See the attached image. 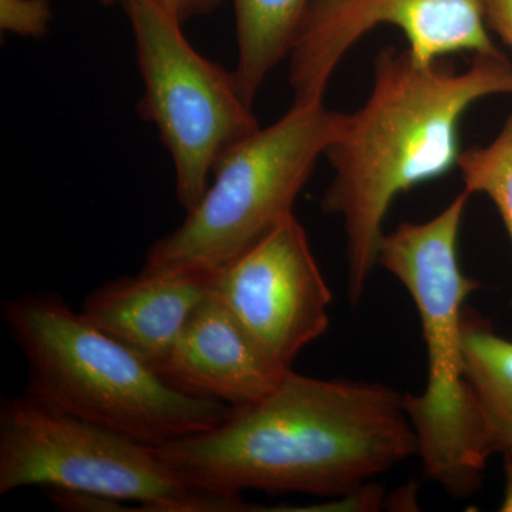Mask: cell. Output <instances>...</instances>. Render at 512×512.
<instances>
[{
    "instance_id": "2e32d148",
    "label": "cell",
    "mask_w": 512,
    "mask_h": 512,
    "mask_svg": "<svg viewBox=\"0 0 512 512\" xmlns=\"http://www.w3.org/2000/svg\"><path fill=\"white\" fill-rule=\"evenodd\" d=\"M50 500L64 511H124L121 501L84 491L47 487Z\"/></svg>"
},
{
    "instance_id": "ac0fdd59",
    "label": "cell",
    "mask_w": 512,
    "mask_h": 512,
    "mask_svg": "<svg viewBox=\"0 0 512 512\" xmlns=\"http://www.w3.org/2000/svg\"><path fill=\"white\" fill-rule=\"evenodd\" d=\"M97 2L103 3V5H114L117 2L123 3V0H97ZM157 2L165 9L170 10L181 23H184L187 20L198 18V16L211 15L220 8L224 0H157Z\"/></svg>"
},
{
    "instance_id": "4fadbf2b",
    "label": "cell",
    "mask_w": 512,
    "mask_h": 512,
    "mask_svg": "<svg viewBox=\"0 0 512 512\" xmlns=\"http://www.w3.org/2000/svg\"><path fill=\"white\" fill-rule=\"evenodd\" d=\"M467 379L495 453L512 447V340L466 308L463 323Z\"/></svg>"
},
{
    "instance_id": "277c9868",
    "label": "cell",
    "mask_w": 512,
    "mask_h": 512,
    "mask_svg": "<svg viewBox=\"0 0 512 512\" xmlns=\"http://www.w3.org/2000/svg\"><path fill=\"white\" fill-rule=\"evenodd\" d=\"M0 315L25 357L26 393L60 412L153 447L211 429L231 412L168 383L56 293H22Z\"/></svg>"
},
{
    "instance_id": "5b68a950",
    "label": "cell",
    "mask_w": 512,
    "mask_h": 512,
    "mask_svg": "<svg viewBox=\"0 0 512 512\" xmlns=\"http://www.w3.org/2000/svg\"><path fill=\"white\" fill-rule=\"evenodd\" d=\"M349 114L293 100L281 119L229 148L183 224L147 252L143 274L214 275L284 218Z\"/></svg>"
},
{
    "instance_id": "8992f818",
    "label": "cell",
    "mask_w": 512,
    "mask_h": 512,
    "mask_svg": "<svg viewBox=\"0 0 512 512\" xmlns=\"http://www.w3.org/2000/svg\"><path fill=\"white\" fill-rule=\"evenodd\" d=\"M56 487L137 501L141 511H248L239 497L175 476L156 447L53 409L28 393L0 404V494Z\"/></svg>"
},
{
    "instance_id": "7a4b0ae2",
    "label": "cell",
    "mask_w": 512,
    "mask_h": 512,
    "mask_svg": "<svg viewBox=\"0 0 512 512\" xmlns=\"http://www.w3.org/2000/svg\"><path fill=\"white\" fill-rule=\"evenodd\" d=\"M498 94H512V64L504 53L476 55L457 72L440 60L419 59L409 47L380 50L372 92L349 114L325 154L333 180L322 210L342 218L353 306L362 301L379 265L383 224L393 201L457 167L461 119L478 100Z\"/></svg>"
},
{
    "instance_id": "9a60e30c",
    "label": "cell",
    "mask_w": 512,
    "mask_h": 512,
    "mask_svg": "<svg viewBox=\"0 0 512 512\" xmlns=\"http://www.w3.org/2000/svg\"><path fill=\"white\" fill-rule=\"evenodd\" d=\"M52 19L49 0H0V26L26 37H42Z\"/></svg>"
},
{
    "instance_id": "6da1fadb",
    "label": "cell",
    "mask_w": 512,
    "mask_h": 512,
    "mask_svg": "<svg viewBox=\"0 0 512 512\" xmlns=\"http://www.w3.org/2000/svg\"><path fill=\"white\" fill-rule=\"evenodd\" d=\"M156 450L175 476L208 493L339 498L417 454V443L404 394L291 369L264 399Z\"/></svg>"
},
{
    "instance_id": "e0dca14e",
    "label": "cell",
    "mask_w": 512,
    "mask_h": 512,
    "mask_svg": "<svg viewBox=\"0 0 512 512\" xmlns=\"http://www.w3.org/2000/svg\"><path fill=\"white\" fill-rule=\"evenodd\" d=\"M485 26L512 49V0H481Z\"/></svg>"
},
{
    "instance_id": "d6986e66",
    "label": "cell",
    "mask_w": 512,
    "mask_h": 512,
    "mask_svg": "<svg viewBox=\"0 0 512 512\" xmlns=\"http://www.w3.org/2000/svg\"><path fill=\"white\" fill-rule=\"evenodd\" d=\"M501 454L504 456L505 488L500 511L512 512V447L505 448Z\"/></svg>"
},
{
    "instance_id": "52a82bcc",
    "label": "cell",
    "mask_w": 512,
    "mask_h": 512,
    "mask_svg": "<svg viewBox=\"0 0 512 512\" xmlns=\"http://www.w3.org/2000/svg\"><path fill=\"white\" fill-rule=\"evenodd\" d=\"M123 3L144 83L138 110L173 158L177 200L188 212L204 197L217 161L261 126L234 72L200 55L170 10L157 0Z\"/></svg>"
},
{
    "instance_id": "8fae6325",
    "label": "cell",
    "mask_w": 512,
    "mask_h": 512,
    "mask_svg": "<svg viewBox=\"0 0 512 512\" xmlns=\"http://www.w3.org/2000/svg\"><path fill=\"white\" fill-rule=\"evenodd\" d=\"M211 278L188 272L121 276L90 292L80 313L158 373L210 292Z\"/></svg>"
},
{
    "instance_id": "5bb4252c",
    "label": "cell",
    "mask_w": 512,
    "mask_h": 512,
    "mask_svg": "<svg viewBox=\"0 0 512 512\" xmlns=\"http://www.w3.org/2000/svg\"><path fill=\"white\" fill-rule=\"evenodd\" d=\"M457 167L464 191L494 202L512 245V114L490 144L461 151Z\"/></svg>"
},
{
    "instance_id": "7c38bea8",
    "label": "cell",
    "mask_w": 512,
    "mask_h": 512,
    "mask_svg": "<svg viewBox=\"0 0 512 512\" xmlns=\"http://www.w3.org/2000/svg\"><path fill=\"white\" fill-rule=\"evenodd\" d=\"M311 0H234L239 90L254 104L262 84L291 52Z\"/></svg>"
},
{
    "instance_id": "30bf717a",
    "label": "cell",
    "mask_w": 512,
    "mask_h": 512,
    "mask_svg": "<svg viewBox=\"0 0 512 512\" xmlns=\"http://www.w3.org/2000/svg\"><path fill=\"white\" fill-rule=\"evenodd\" d=\"M291 369L266 355L210 289L158 373L184 392L242 407L274 392Z\"/></svg>"
},
{
    "instance_id": "3957f363",
    "label": "cell",
    "mask_w": 512,
    "mask_h": 512,
    "mask_svg": "<svg viewBox=\"0 0 512 512\" xmlns=\"http://www.w3.org/2000/svg\"><path fill=\"white\" fill-rule=\"evenodd\" d=\"M468 198L463 191L431 220L402 222L384 234L377 259L412 296L423 330L426 386L420 394H404L417 456L426 477L457 498L476 493L495 453L467 379L464 305L480 288L458 261Z\"/></svg>"
},
{
    "instance_id": "9c48e42d",
    "label": "cell",
    "mask_w": 512,
    "mask_h": 512,
    "mask_svg": "<svg viewBox=\"0 0 512 512\" xmlns=\"http://www.w3.org/2000/svg\"><path fill=\"white\" fill-rule=\"evenodd\" d=\"M211 289L279 365L292 367L329 329L332 291L293 214L212 275Z\"/></svg>"
},
{
    "instance_id": "ba28073f",
    "label": "cell",
    "mask_w": 512,
    "mask_h": 512,
    "mask_svg": "<svg viewBox=\"0 0 512 512\" xmlns=\"http://www.w3.org/2000/svg\"><path fill=\"white\" fill-rule=\"evenodd\" d=\"M380 25L402 30L407 47L426 62L453 53H500L481 0H311L288 56L293 100L325 99L343 57Z\"/></svg>"
}]
</instances>
